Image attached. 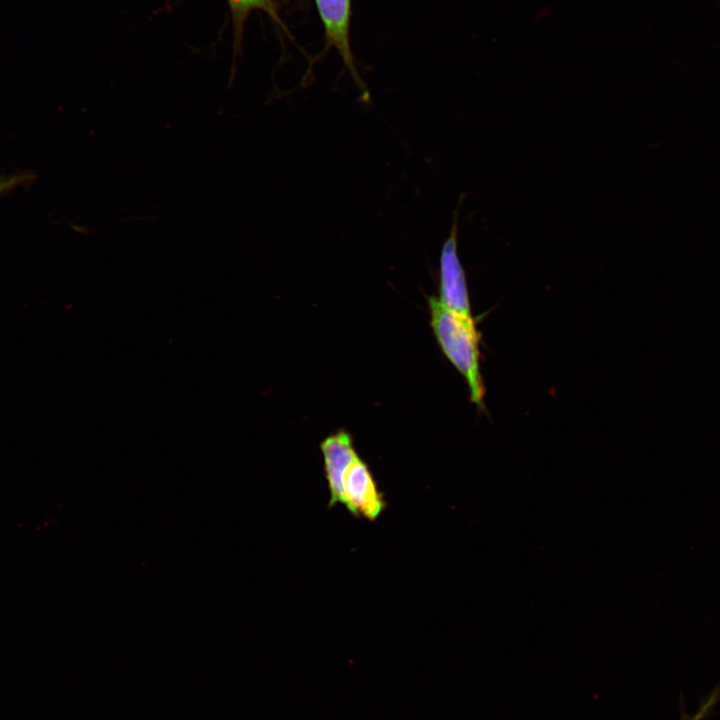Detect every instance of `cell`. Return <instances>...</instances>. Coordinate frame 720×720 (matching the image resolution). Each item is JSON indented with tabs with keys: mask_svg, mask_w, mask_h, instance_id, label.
I'll return each instance as SVG.
<instances>
[{
	"mask_svg": "<svg viewBox=\"0 0 720 720\" xmlns=\"http://www.w3.org/2000/svg\"><path fill=\"white\" fill-rule=\"evenodd\" d=\"M431 326L441 350L464 377L470 400L484 409L485 386L480 365V340L474 318L457 315L436 297L428 298Z\"/></svg>",
	"mask_w": 720,
	"mask_h": 720,
	"instance_id": "6da1fadb",
	"label": "cell"
},
{
	"mask_svg": "<svg viewBox=\"0 0 720 720\" xmlns=\"http://www.w3.org/2000/svg\"><path fill=\"white\" fill-rule=\"evenodd\" d=\"M458 211L453 217L450 234L444 242L440 255V297L451 312L473 318L466 276L458 255Z\"/></svg>",
	"mask_w": 720,
	"mask_h": 720,
	"instance_id": "7a4b0ae2",
	"label": "cell"
},
{
	"mask_svg": "<svg viewBox=\"0 0 720 720\" xmlns=\"http://www.w3.org/2000/svg\"><path fill=\"white\" fill-rule=\"evenodd\" d=\"M344 494V506L356 517L374 521L386 506L383 494L379 491L371 471L359 456L346 473Z\"/></svg>",
	"mask_w": 720,
	"mask_h": 720,
	"instance_id": "3957f363",
	"label": "cell"
},
{
	"mask_svg": "<svg viewBox=\"0 0 720 720\" xmlns=\"http://www.w3.org/2000/svg\"><path fill=\"white\" fill-rule=\"evenodd\" d=\"M329 46H334L357 86L365 91L350 46L351 0H314Z\"/></svg>",
	"mask_w": 720,
	"mask_h": 720,
	"instance_id": "277c9868",
	"label": "cell"
},
{
	"mask_svg": "<svg viewBox=\"0 0 720 720\" xmlns=\"http://www.w3.org/2000/svg\"><path fill=\"white\" fill-rule=\"evenodd\" d=\"M320 449L324 459L325 476L330 492L329 506L344 505L345 476L358 457L351 435L346 431L334 433L321 442Z\"/></svg>",
	"mask_w": 720,
	"mask_h": 720,
	"instance_id": "5b68a950",
	"label": "cell"
},
{
	"mask_svg": "<svg viewBox=\"0 0 720 720\" xmlns=\"http://www.w3.org/2000/svg\"><path fill=\"white\" fill-rule=\"evenodd\" d=\"M233 21L236 40L240 39L244 22L253 10H261L274 20H278L273 0H226Z\"/></svg>",
	"mask_w": 720,
	"mask_h": 720,
	"instance_id": "8992f818",
	"label": "cell"
},
{
	"mask_svg": "<svg viewBox=\"0 0 720 720\" xmlns=\"http://www.w3.org/2000/svg\"><path fill=\"white\" fill-rule=\"evenodd\" d=\"M715 699L716 696L712 695L694 715L687 717L685 720H702L715 703Z\"/></svg>",
	"mask_w": 720,
	"mask_h": 720,
	"instance_id": "52a82bcc",
	"label": "cell"
}]
</instances>
